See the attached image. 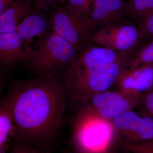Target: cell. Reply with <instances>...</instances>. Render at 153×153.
Listing matches in <instances>:
<instances>
[{"mask_svg":"<svg viewBox=\"0 0 153 153\" xmlns=\"http://www.w3.org/2000/svg\"><path fill=\"white\" fill-rule=\"evenodd\" d=\"M114 129L130 142L153 140V118L140 116L132 110L123 113L110 122Z\"/></svg>","mask_w":153,"mask_h":153,"instance_id":"obj_7","label":"cell"},{"mask_svg":"<svg viewBox=\"0 0 153 153\" xmlns=\"http://www.w3.org/2000/svg\"><path fill=\"white\" fill-rule=\"evenodd\" d=\"M66 3L74 8L88 14L92 1L91 0H68Z\"/></svg>","mask_w":153,"mask_h":153,"instance_id":"obj_19","label":"cell"},{"mask_svg":"<svg viewBox=\"0 0 153 153\" xmlns=\"http://www.w3.org/2000/svg\"><path fill=\"white\" fill-rule=\"evenodd\" d=\"M134 51L118 52L89 43L78 52L74 63L63 71L68 98L81 104L108 90L127 68Z\"/></svg>","mask_w":153,"mask_h":153,"instance_id":"obj_2","label":"cell"},{"mask_svg":"<svg viewBox=\"0 0 153 153\" xmlns=\"http://www.w3.org/2000/svg\"><path fill=\"white\" fill-rule=\"evenodd\" d=\"M78 51L52 30L38 37L27 63L34 77L50 78L74 63Z\"/></svg>","mask_w":153,"mask_h":153,"instance_id":"obj_3","label":"cell"},{"mask_svg":"<svg viewBox=\"0 0 153 153\" xmlns=\"http://www.w3.org/2000/svg\"><path fill=\"white\" fill-rule=\"evenodd\" d=\"M153 64V38L132 53L127 68H136L145 64Z\"/></svg>","mask_w":153,"mask_h":153,"instance_id":"obj_15","label":"cell"},{"mask_svg":"<svg viewBox=\"0 0 153 153\" xmlns=\"http://www.w3.org/2000/svg\"><path fill=\"white\" fill-rule=\"evenodd\" d=\"M138 27L143 38H153V13L139 21Z\"/></svg>","mask_w":153,"mask_h":153,"instance_id":"obj_18","label":"cell"},{"mask_svg":"<svg viewBox=\"0 0 153 153\" xmlns=\"http://www.w3.org/2000/svg\"><path fill=\"white\" fill-rule=\"evenodd\" d=\"M91 1H92V3H93V2L94 1V0H91Z\"/></svg>","mask_w":153,"mask_h":153,"instance_id":"obj_24","label":"cell"},{"mask_svg":"<svg viewBox=\"0 0 153 153\" xmlns=\"http://www.w3.org/2000/svg\"><path fill=\"white\" fill-rule=\"evenodd\" d=\"M49 19L51 30L78 52L90 43L96 27L88 13L66 4L53 7Z\"/></svg>","mask_w":153,"mask_h":153,"instance_id":"obj_4","label":"cell"},{"mask_svg":"<svg viewBox=\"0 0 153 153\" xmlns=\"http://www.w3.org/2000/svg\"><path fill=\"white\" fill-rule=\"evenodd\" d=\"M116 82L120 92L124 94H143L153 85V64L126 68L122 72Z\"/></svg>","mask_w":153,"mask_h":153,"instance_id":"obj_8","label":"cell"},{"mask_svg":"<svg viewBox=\"0 0 153 153\" xmlns=\"http://www.w3.org/2000/svg\"><path fill=\"white\" fill-rule=\"evenodd\" d=\"M143 94L129 95L121 92L106 90L95 94L84 104L89 112H95V117L110 122L123 113L132 110L140 104Z\"/></svg>","mask_w":153,"mask_h":153,"instance_id":"obj_6","label":"cell"},{"mask_svg":"<svg viewBox=\"0 0 153 153\" xmlns=\"http://www.w3.org/2000/svg\"><path fill=\"white\" fill-rule=\"evenodd\" d=\"M9 69L0 61V100L4 96L7 83L8 71Z\"/></svg>","mask_w":153,"mask_h":153,"instance_id":"obj_20","label":"cell"},{"mask_svg":"<svg viewBox=\"0 0 153 153\" xmlns=\"http://www.w3.org/2000/svg\"><path fill=\"white\" fill-rule=\"evenodd\" d=\"M125 0H94L88 15L96 27L117 22L125 16Z\"/></svg>","mask_w":153,"mask_h":153,"instance_id":"obj_10","label":"cell"},{"mask_svg":"<svg viewBox=\"0 0 153 153\" xmlns=\"http://www.w3.org/2000/svg\"><path fill=\"white\" fill-rule=\"evenodd\" d=\"M67 1H68V0H59L58 2L60 3V4H62L66 3V2Z\"/></svg>","mask_w":153,"mask_h":153,"instance_id":"obj_23","label":"cell"},{"mask_svg":"<svg viewBox=\"0 0 153 153\" xmlns=\"http://www.w3.org/2000/svg\"><path fill=\"white\" fill-rule=\"evenodd\" d=\"M124 147L129 152L134 153H153V140L130 142L124 141Z\"/></svg>","mask_w":153,"mask_h":153,"instance_id":"obj_16","label":"cell"},{"mask_svg":"<svg viewBox=\"0 0 153 153\" xmlns=\"http://www.w3.org/2000/svg\"><path fill=\"white\" fill-rule=\"evenodd\" d=\"M28 59V54L16 32L0 34V61L9 70L27 63Z\"/></svg>","mask_w":153,"mask_h":153,"instance_id":"obj_11","label":"cell"},{"mask_svg":"<svg viewBox=\"0 0 153 153\" xmlns=\"http://www.w3.org/2000/svg\"><path fill=\"white\" fill-rule=\"evenodd\" d=\"M59 0H32L36 10L47 11L51 7H53Z\"/></svg>","mask_w":153,"mask_h":153,"instance_id":"obj_21","label":"cell"},{"mask_svg":"<svg viewBox=\"0 0 153 153\" xmlns=\"http://www.w3.org/2000/svg\"><path fill=\"white\" fill-rule=\"evenodd\" d=\"M45 11L35 10L19 24L16 32L22 40L23 46L29 57L32 48L33 40L51 30L50 19L47 18Z\"/></svg>","mask_w":153,"mask_h":153,"instance_id":"obj_9","label":"cell"},{"mask_svg":"<svg viewBox=\"0 0 153 153\" xmlns=\"http://www.w3.org/2000/svg\"><path fill=\"white\" fill-rule=\"evenodd\" d=\"M15 0H0V15L10 7Z\"/></svg>","mask_w":153,"mask_h":153,"instance_id":"obj_22","label":"cell"},{"mask_svg":"<svg viewBox=\"0 0 153 153\" xmlns=\"http://www.w3.org/2000/svg\"><path fill=\"white\" fill-rule=\"evenodd\" d=\"M35 9L32 0H15L0 15V34L16 32L19 24Z\"/></svg>","mask_w":153,"mask_h":153,"instance_id":"obj_12","label":"cell"},{"mask_svg":"<svg viewBox=\"0 0 153 153\" xmlns=\"http://www.w3.org/2000/svg\"><path fill=\"white\" fill-rule=\"evenodd\" d=\"M4 98L14 126L15 143L41 147L56 139L68 98L63 73L12 83Z\"/></svg>","mask_w":153,"mask_h":153,"instance_id":"obj_1","label":"cell"},{"mask_svg":"<svg viewBox=\"0 0 153 153\" xmlns=\"http://www.w3.org/2000/svg\"><path fill=\"white\" fill-rule=\"evenodd\" d=\"M125 16L141 20L153 13V0H128L124 4Z\"/></svg>","mask_w":153,"mask_h":153,"instance_id":"obj_14","label":"cell"},{"mask_svg":"<svg viewBox=\"0 0 153 153\" xmlns=\"http://www.w3.org/2000/svg\"><path fill=\"white\" fill-rule=\"evenodd\" d=\"M139 104L141 105L142 115L148 116L153 118V85L150 89L143 93Z\"/></svg>","mask_w":153,"mask_h":153,"instance_id":"obj_17","label":"cell"},{"mask_svg":"<svg viewBox=\"0 0 153 153\" xmlns=\"http://www.w3.org/2000/svg\"><path fill=\"white\" fill-rule=\"evenodd\" d=\"M14 126L7 104L3 98L0 100V151L10 138L13 137Z\"/></svg>","mask_w":153,"mask_h":153,"instance_id":"obj_13","label":"cell"},{"mask_svg":"<svg viewBox=\"0 0 153 153\" xmlns=\"http://www.w3.org/2000/svg\"><path fill=\"white\" fill-rule=\"evenodd\" d=\"M0 152H1V151H0Z\"/></svg>","mask_w":153,"mask_h":153,"instance_id":"obj_25","label":"cell"},{"mask_svg":"<svg viewBox=\"0 0 153 153\" xmlns=\"http://www.w3.org/2000/svg\"><path fill=\"white\" fill-rule=\"evenodd\" d=\"M143 38L138 27L124 19L95 30L90 43L118 52L134 51Z\"/></svg>","mask_w":153,"mask_h":153,"instance_id":"obj_5","label":"cell"}]
</instances>
